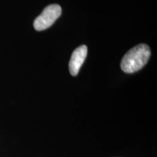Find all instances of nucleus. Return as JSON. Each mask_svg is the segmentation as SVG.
Returning <instances> with one entry per match:
<instances>
[{
  "label": "nucleus",
  "instance_id": "nucleus-3",
  "mask_svg": "<svg viewBox=\"0 0 157 157\" xmlns=\"http://www.w3.org/2000/svg\"><path fill=\"white\" fill-rule=\"evenodd\" d=\"M87 55V48L86 45H82L74 51L69 61V71L72 76H76L78 74L80 68L85 60Z\"/></svg>",
  "mask_w": 157,
  "mask_h": 157
},
{
  "label": "nucleus",
  "instance_id": "nucleus-1",
  "mask_svg": "<svg viewBox=\"0 0 157 157\" xmlns=\"http://www.w3.org/2000/svg\"><path fill=\"white\" fill-rule=\"evenodd\" d=\"M151 56L150 48L146 44H140L129 50L121 59V68L127 74H132L140 70L148 61Z\"/></svg>",
  "mask_w": 157,
  "mask_h": 157
},
{
  "label": "nucleus",
  "instance_id": "nucleus-2",
  "mask_svg": "<svg viewBox=\"0 0 157 157\" xmlns=\"http://www.w3.org/2000/svg\"><path fill=\"white\" fill-rule=\"evenodd\" d=\"M62 13L61 7L53 4L48 5L43 10L42 13L35 19L34 27L35 30L41 31L48 29L60 16Z\"/></svg>",
  "mask_w": 157,
  "mask_h": 157
}]
</instances>
